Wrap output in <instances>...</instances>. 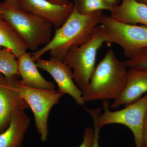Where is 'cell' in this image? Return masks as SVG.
I'll use <instances>...</instances> for the list:
<instances>
[{"mask_svg":"<svg viewBox=\"0 0 147 147\" xmlns=\"http://www.w3.org/2000/svg\"><path fill=\"white\" fill-rule=\"evenodd\" d=\"M30 122L25 111L15 112L8 127L0 133V147H21Z\"/></svg>","mask_w":147,"mask_h":147,"instance_id":"4fadbf2b","label":"cell"},{"mask_svg":"<svg viewBox=\"0 0 147 147\" xmlns=\"http://www.w3.org/2000/svg\"><path fill=\"white\" fill-rule=\"evenodd\" d=\"M0 73L10 79L18 75V61L10 50L0 47Z\"/></svg>","mask_w":147,"mask_h":147,"instance_id":"2e32d148","label":"cell"},{"mask_svg":"<svg viewBox=\"0 0 147 147\" xmlns=\"http://www.w3.org/2000/svg\"><path fill=\"white\" fill-rule=\"evenodd\" d=\"M17 59L18 75L21 76L23 84L35 88L55 90V84L47 81L40 73L31 53L26 52Z\"/></svg>","mask_w":147,"mask_h":147,"instance_id":"7c38bea8","label":"cell"},{"mask_svg":"<svg viewBox=\"0 0 147 147\" xmlns=\"http://www.w3.org/2000/svg\"><path fill=\"white\" fill-rule=\"evenodd\" d=\"M94 139V129L86 127L84 131L83 141L78 147H91Z\"/></svg>","mask_w":147,"mask_h":147,"instance_id":"ffe728a7","label":"cell"},{"mask_svg":"<svg viewBox=\"0 0 147 147\" xmlns=\"http://www.w3.org/2000/svg\"><path fill=\"white\" fill-rule=\"evenodd\" d=\"M105 42H108V35L105 28L99 24L87 42L71 48L64 58V62L73 70L75 84L82 91L88 86L96 66L97 52Z\"/></svg>","mask_w":147,"mask_h":147,"instance_id":"3957f363","label":"cell"},{"mask_svg":"<svg viewBox=\"0 0 147 147\" xmlns=\"http://www.w3.org/2000/svg\"><path fill=\"white\" fill-rule=\"evenodd\" d=\"M110 12V17L116 21L147 26V5L136 0H122Z\"/></svg>","mask_w":147,"mask_h":147,"instance_id":"5bb4252c","label":"cell"},{"mask_svg":"<svg viewBox=\"0 0 147 147\" xmlns=\"http://www.w3.org/2000/svg\"><path fill=\"white\" fill-rule=\"evenodd\" d=\"M3 3L6 5L12 8L20 7L19 0H4Z\"/></svg>","mask_w":147,"mask_h":147,"instance_id":"603a6c76","label":"cell"},{"mask_svg":"<svg viewBox=\"0 0 147 147\" xmlns=\"http://www.w3.org/2000/svg\"><path fill=\"white\" fill-rule=\"evenodd\" d=\"M17 76L8 79L0 73V133L8 127L15 112L29 108L17 92Z\"/></svg>","mask_w":147,"mask_h":147,"instance_id":"9c48e42d","label":"cell"},{"mask_svg":"<svg viewBox=\"0 0 147 147\" xmlns=\"http://www.w3.org/2000/svg\"><path fill=\"white\" fill-rule=\"evenodd\" d=\"M102 1L110 9V11L114 7L119 5L121 2L122 0H102Z\"/></svg>","mask_w":147,"mask_h":147,"instance_id":"7402d4cb","label":"cell"},{"mask_svg":"<svg viewBox=\"0 0 147 147\" xmlns=\"http://www.w3.org/2000/svg\"><path fill=\"white\" fill-rule=\"evenodd\" d=\"M143 147H147V109L143 126Z\"/></svg>","mask_w":147,"mask_h":147,"instance_id":"44dd1931","label":"cell"},{"mask_svg":"<svg viewBox=\"0 0 147 147\" xmlns=\"http://www.w3.org/2000/svg\"><path fill=\"white\" fill-rule=\"evenodd\" d=\"M0 47L10 50L16 58L28 48L22 38L7 21L0 16Z\"/></svg>","mask_w":147,"mask_h":147,"instance_id":"9a60e30c","label":"cell"},{"mask_svg":"<svg viewBox=\"0 0 147 147\" xmlns=\"http://www.w3.org/2000/svg\"><path fill=\"white\" fill-rule=\"evenodd\" d=\"M2 12L3 11L2 10L1 8V7H0V15L2 13Z\"/></svg>","mask_w":147,"mask_h":147,"instance_id":"484cf974","label":"cell"},{"mask_svg":"<svg viewBox=\"0 0 147 147\" xmlns=\"http://www.w3.org/2000/svg\"><path fill=\"white\" fill-rule=\"evenodd\" d=\"M124 63L128 68L147 69V48L140 50Z\"/></svg>","mask_w":147,"mask_h":147,"instance_id":"ac0fdd59","label":"cell"},{"mask_svg":"<svg viewBox=\"0 0 147 147\" xmlns=\"http://www.w3.org/2000/svg\"><path fill=\"white\" fill-rule=\"evenodd\" d=\"M36 62L38 68L47 71L53 77L59 87L58 92L69 95L78 105H84L83 92L74 82L71 69L63 61L50 58L48 60L40 58Z\"/></svg>","mask_w":147,"mask_h":147,"instance_id":"ba28073f","label":"cell"},{"mask_svg":"<svg viewBox=\"0 0 147 147\" xmlns=\"http://www.w3.org/2000/svg\"><path fill=\"white\" fill-rule=\"evenodd\" d=\"M100 24L106 31L108 43L120 46L127 59L147 48V26L122 23L104 14Z\"/></svg>","mask_w":147,"mask_h":147,"instance_id":"8992f818","label":"cell"},{"mask_svg":"<svg viewBox=\"0 0 147 147\" xmlns=\"http://www.w3.org/2000/svg\"><path fill=\"white\" fill-rule=\"evenodd\" d=\"M84 108L86 111L88 112L91 117L93 122L94 139L91 147H99V139L100 137L99 132L100 129L98 126V121L101 112V108H97L91 109L86 107H84Z\"/></svg>","mask_w":147,"mask_h":147,"instance_id":"d6986e66","label":"cell"},{"mask_svg":"<svg viewBox=\"0 0 147 147\" xmlns=\"http://www.w3.org/2000/svg\"><path fill=\"white\" fill-rule=\"evenodd\" d=\"M19 7L52 24L56 29L67 20L74 8L70 2L64 5L48 0H19Z\"/></svg>","mask_w":147,"mask_h":147,"instance_id":"30bf717a","label":"cell"},{"mask_svg":"<svg viewBox=\"0 0 147 147\" xmlns=\"http://www.w3.org/2000/svg\"><path fill=\"white\" fill-rule=\"evenodd\" d=\"M16 89L21 96L31 109L34 117L35 123L40 140L47 141L48 130V117L50 110L58 104L63 94L54 90L40 89L26 86L21 80H17Z\"/></svg>","mask_w":147,"mask_h":147,"instance_id":"52a82bcc","label":"cell"},{"mask_svg":"<svg viewBox=\"0 0 147 147\" xmlns=\"http://www.w3.org/2000/svg\"><path fill=\"white\" fill-rule=\"evenodd\" d=\"M139 2L145 4L147 5V0H136Z\"/></svg>","mask_w":147,"mask_h":147,"instance_id":"d4e9b609","label":"cell"},{"mask_svg":"<svg viewBox=\"0 0 147 147\" xmlns=\"http://www.w3.org/2000/svg\"><path fill=\"white\" fill-rule=\"evenodd\" d=\"M0 15L10 24L22 38L28 49L37 51L40 46L50 42L53 25L20 8H12L0 2Z\"/></svg>","mask_w":147,"mask_h":147,"instance_id":"277c9868","label":"cell"},{"mask_svg":"<svg viewBox=\"0 0 147 147\" xmlns=\"http://www.w3.org/2000/svg\"><path fill=\"white\" fill-rule=\"evenodd\" d=\"M147 93V69L129 68L126 83L123 91L110 105L117 109L121 105H130Z\"/></svg>","mask_w":147,"mask_h":147,"instance_id":"8fae6325","label":"cell"},{"mask_svg":"<svg viewBox=\"0 0 147 147\" xmlns=\"http://www.w3.org/2000/svg\"><path fill=\"white\" fill-rule=\"evenodd\" d=\"M73 3L76 11L84 15L100 11H110L102 0H74Z\"/></svg>","mask_w":147,"mask_h":147,"instance_id":"e0dca14e","label":"cell"},{"mask_svg":"<svg viewBox=\"0 0 147 147\" xmlns=\"http://www.w3.org/2000/svg\"><path fill=\"white\" fill-rule=\"evenodd\" d=\"M103 112L98 117V123L101 129L108 125L119 124L127 127L134 136L135 147H143V126L147 109V93L144 96L121 110L111 111L110 102H102Z\"/></svg>","mask_w":147,"mask_h":147,"instance_id":"5b68a950","label":"cell"},{"mask_svg":"<svg viewBox=\"0 0 147 147\" xmlns=\"http://www.w3.org/2000/svg\"><path fill=\"white\" fill-rule=\"evenodd\" d=\"M127 67L110 49L96 66L89 83L83 91L85 103L97 100H114L123 91L126 85Z\"/></svg>","mask_w":147,"mask_h":147,"instance_id":"7a4b0ae2","label":"cell"},{"mask_svg":"<svg viewBox=\"0 0 147 147\" xmlns=\"http://www.w3.org/2000/svg\"><path fill=\"white\" fill-rule=\"evenodd\" d=\"M103 11L84 15L74 8L69 18L60 27L56 29L50 42L41 49L32 53L35 61L49 52L50 58L63 61L69 50L87 42L95 28L100 24Z\"/></svg>","mask_w":147,"mask_h":147,"instance_id":"6da1fadb","label":"cell"},{"mask_svg":"<svg viewBox=\"0 0 147 147\" xmlns=\"http://www.w3.org/2000/svg\"><path fill=\"white\" fill-rule=\"evenodd\" d=\"M48 1L56 4L61 5L67 4L71 2L69 0H48Z\"/></svg>","mask_w":147,"mask_h":147,"instance_id":"cb8c5ba5","label":"cell"}]
</instances>
